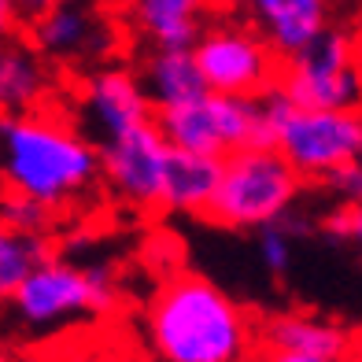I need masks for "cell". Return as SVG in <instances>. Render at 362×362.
Returning <instances> with one entry per match:
<instances>
[{
	"label": "cell",
	"mask_w": 362,
	"mask_h": 362,
	"mask_svg": "<svg viewBox=\"0 0 362 362\" xmlns=\"http://www.w3.org/2000/svg\"><path fill=\"white\" fill-rule=\"evenodd\" d=\"M0 362H15V358H11V351H8V344H4V340H0Z\"/></svg>",
	"instance_id": "27"
},
{
	"label": "cell",
	"mask_w": 362,
	"mask_h": 362,
	"mask_svg": "<svg viewBox=\"0 0 362 362\" xmlns=\"http://www.w3.org/2000/svg\"><path fill=\"white\" fill-rule=\"evenodd\" d=\"M259 362H340V358H310V355H285V351H262Z\"/></svg>",
	"instance_id": "25"
},
{
	"label": "cell",
	"mask_w": 362,
	"mask_h": 362,
	"mask_svg": "<svg viewBox=\"0 0 362 362\" xmlns=\"http://www.w3.org/2000/svg\"><path fill=\"white\" fill-rule=\"evenodd\" d=\"M156 129L170 148L192 156L226 159L248 148H270L262 96H218L207 93L185 107L159 111Z\"/></svg>",
	"instance_id": "7"
},
{
	"label": "cell",
	"mask_w": 362,
	"mask_h": 362,
	"mask_svg": "<svg viewBox=\"0 0 362 362\" xmlns=\"http://www.w3.org/2000/svg\"><path fill=\"white\" fill-rule=\"evenodd\" d=\"M259 329L222 285L204 274L174 270L141 310L148 362H252Z\"/></svg>",
	"instance_id": "1"
},
{
	"label": "cell",
	"mask_w": 362,
	"mask_h": 362,
	"mask_svg": "<svg viewBox=\"0 0 362 362\" xmlns=\"http://www.w3.org/2000/svg\"><path fill=\"white\" fill-rule=\"evenodd\" d=\"M329 4H333V8H355L358 0H329Z\"/></svg>",
	"instance_id": "29"
},
{
	"label": "cell",
	"mask_w": 362,
	"mask_h": 362,
	"mask_svg": "<svg viewBox=\"0 0 362 362\" xmlns=\"http://www.w3.org/2000/svg\"><path fill=\"white\" fill-rule=\"evenodd\" d=\"M26 26H30V45L52 67H74V71H93L111 63L122 41L115 23L96 4H48Z\"/></svg>",
	"instance_id": "9"
},
{
	"label": "cell",
	"mask_w": 362,
	"mask_h": 362,
	"mask_svg": "<svg viewBox=\"0 0 362 362\" xmlns=\"http://www.w3.org/2000/svg\"><path fill=\"white\" fill-rule=\"evenodd\" d=\"M259 344L267 351H285V355H310V358H355V333L348 325L322 315H300V310H285V315L267 318L259 329Z\"/></svg>",
	"instance_id": "14"
},
{
	"label": "cell",
	"mask_w": 362,
	"mask_h": 362,
	"mask_svg": "<svg viewBox=\"0 0 362 362\" xmlns=\"http://www.w3.org/2000/svg\"><path fill=\"white\" fill-rule=\"evenodd\" d=\"M322 233L329 240H337V244L358 240V233H362V211H358V204H337L322 218Z\"/></svg>",
	"instance_id": "21"
},
{
	"label": "cell",
	"mask_w": 362,
	"mask_h": 362,
	"mask_svg": "<svg viewBox=\"0 0 362 362\" xmlns=\"http://www.w3.org/2000/svg\"><path fill=\"white\" fill-rule=\"evenodd\" d=\"M78 111L96 141L156 122V111L141 89L137 71L119 67V63H104V67L86 71V78L78 81Z\"/></svg>",
	"instance_id": "11"
},
{
	"label": "cell",
	"mask_w": 362,
	"mask_h": 362,
	"mask_svg": "<svg viewBox=\"0 0 362 362\" xmlns=\"http://www.w3.org/2000/svg\"><path fill=\"white\" fill-rule=\"evenodd\" d=\"M189 52L207 93L218 96H267L281 67L274 48L240 19H207Z\"/></svg>",
	"instance_id": "8"
},
{
	"label": "cell",
	"mask_w": 362,
	"mask_h": 362,
	"mask_svg": "<svg viewBox=\"0 0 362 362\" xmlns=\"http://www.w3.org/2000/svg\"><path fill=\"white\" fill-rule=\"evenodd\" d=\"M89 362H126L122 355H93Z\"/></svg>",
	"instance_id": "26"
},
{
	"label": "cell",
	"mask_w": 362,
	"mask_h": 362,
	"mask_svg": "<svg viewBox=\"0 0 362 362\" xmlns=\"http://www.w3.org/2000/svg\"><path fill=\"white\" fill-rule=\"evenodd\" d=\"M218 170H222V159L170 148L167 163H163V185H159L156 211H167V215H207V204L218 189Z\"/></svg>",
	"instance_id": "16"
},
{
	"label": "cell",
	"mask_w": 362,
	"mask_h": 362,
	"mask_svg": "<svg viewBox=\"0 0 362 362\" xmlns=\"http://www.w3.org/2000/svg\"><path fill=\"white\" fill-rule=\"evenodd\" d=\"M137 78L156 115L185 107L192 100H200V96H207V86H204L200 71H196L189 48H152L144 56V67L137 71Z\"/></svg>",
	"instance_id": "17"
},
{
	"label": "cell",
	"mask_w": 362,
	"mask_h": 362,
	"mask_svg": "<svg viewBox=\"0 0 362 362\" xmlns=\"http://www.w3.org/2000/svg\"><path fill=\"white\" fill-rule=\"evenodd\" d=\"M56 89H59L56 67L30 45L23 30L0 37V115L45 111L52 104Z\"/></svg>",
	"instance_id": "13"
},
{
	"label": "cell",
	"mask_w": 362,
	"mask_h": 362,
	"mask_svg": "<svg viewBox=\"0 0 362 362\" xmlns=\"http://www.w3.org/2000/svg\"><path fill=\"white\" fill-rule=\"evenodd\" d=\"M19 30H23L19 11L11 8V0H0V37H4V34H19Z\"/></svg>",
	"instance_id": "23"
},
{
	"label": "cell",
	"mask_w": 362,
	"mask_h": 362,
	"mask_svg": "<svg viewBox=\"0 0 362 362\" xmlns=\"http://www.w3.org/2000/svg\"><path fill=\"white\" fill-rule=\"evenodd\" d=\"M119 4H122V8H129V4H134V0H119Z\"/></svg>",
	"instance_id": "30"
},
{
	"label": "cell",
	"mask_w": 362,
	"mask_h": 362,
	"mask_svg": "<svg viewBox=\"0 0 362 362\" xmlns=\"http://www.w3.org/2000/svg\"><path fill=\"white\" fill-rule=\"evenodd\" d=\"M270 148L281 156L303 181H322L344 163H358L362 156V115L358 111H310L292 107L281 93L262 96Z\"/></svg>",
	"instance_id": "5"
},
{
	"label": "cell",
	"mask_w": 362,
	"mask_h": 362,
	"mask_svg": "<svg viewBox=\"0 0 362 362\" xmlns=\"http://www.w3.org/2000/svg\"><path fill=\"white\" fill-rule=\"evenodd\" d=\"M167 152H170V144L163 141L156 122H144L107 141H96L100 185H107V192L115 200H122L126 207L156 211Z\"/></svg>",
	"instance_id": "10"
},
{
	"label": "cell",
	"mask_w": 362,
	"mask_h": 362,
	"mask_svg": "<svg viewBox=\"0 0 362 362\" xmlns=\"http://www.w3.org/2000/svg\"><path fill=\"white\" fill-rule=\"evenodd\" d=\"M259 259H262V267H267L274 277L288 274V267H292V233L285 226L259 229Z\"/></svg>",
	"instance_id": "20"
},
{
	"label": "cell",
	"mask_w": 362,
	"mask_h": 362,
	"mask_svg": "<svg viewBox=\"0 0 362 362\" xmlns=\"http://www.w3.org/2000/svg\"><path fill=\"white\" fill-rule=\"evenodd\" d=\"M274 93H281L292 107L358 111V96H362L358 37L348 26L329 23L307 48L281 59Z\"/></svg>",
	"instance_id": "6"
},
{
	"label": "cell",
	"mask_w": 362,
	"mask_h": 362,
	"mask_svg": "<svg viewBox=\"0 0 362 362\" xmlns=\"http://www.w3.org/2000/svg\"><path fill=\"white\" fill-rule=\"evenodd\" d=\"M100 189L96 141L56 111L0 115V192L23 196L52 215Z\"/></svg>",
	"instance_id": "2"
},
{
	"label": "cell",
	"mask_w": 362,
	"mask_h": 362,
	"mask_svg": "<svg viewBox=\"0 0 362 362\" xmlns=\"http://www.w3.org/2000/svg\"><path fill=\"white\" fill-rule=\"evenodd\" d=\"M322 185L337 196V204H358L362 200V167L358 163H344V167L329 170Z\"/></svg>",
	"instance_id": "22"
},
{
	"label": "cell",
	"mask_w": 362,
	"mask_h": 362,
	"mask_svg": "<svg viewBox=\"0 0 362 362\" xmlns=\"http://www.w3.org/2000/svg\"><path fill=\"white\" fill-rule=\"evenodd\" d=\"M0 226L15 229V233H26V237H48L56 226V215L48 207L34 204V200L0 192Z\"/></svg>",
	"instance_id": "19"
},
{
	"label": "cell",
	"mask_w": 362,
	"mask_h": 362,
	"mask_svg": "<svg viewBox=\"0 0 362 362\" xmlns=\"http://www.w3.org/2000/svg\"><path fill=\"white\" fill-rule=\"evenodd\" d=\"M255 34L274 48L277 59L296 56L333 23L329 0H237Z\"/></svg>",
	"instance_id": "12"
},
{
	"label": "cell",
	"mask_w": 362,
	"mask_h": 362,
	"mask_svg": "<svg viewBox=\"0 0 362 362\" xmlns=\"http://www.w3.org/2000/svg\"><path fill=\"white\" fill-rule=\"evenodd\" d=\"M303 192V177L274 152V148H248L222 159L218 189L207 204V215L222 229L259 233L267 226L285 222Z\"/></svg>",
	"instance_id": "4"
},
{
	"label": "cell",
	"mask_w": 362,
	"mask_h": 362,
	"mask_svg": "<svg viewBox=\"0 0 362 362\" xmlns=\"http://www.w3.org/2000/svg\"><path fill=\"white\" fill-rule=\"evenodd\" d=\"M11 8L19 11V19H23V26H26L34 15H41V11L48 8V0H11Z\"/></svg>",
	"instance_id": "24"
},
{
	"label": "cell",
	"mask_w": 362,
	"mask_h": 362,
	"mask_svg": "<svg viewBox=\"0 0 362 362\" xmlns=\"http://www.w3.org/2000/svg\"><path fill=\"white\" fill-rule=\"evenodd\" d=\"M48 4H96V0H48Z\"/></svg>",
	"instance_id": "28"
},
{
	"label": "cell",
	"mask_w": 362,
	"mask_h": 362,
	"mask_svg": "<svg viewBox=\"0 0 362 362\" xmlns=\"http://www.w3.org/2000/svg\"><path fill=\"white\" fill-rule=\"evenodd\" d=\"M52 255V240L48 237H26L15 233V229L0 226V303L23 285V277L41 267V262Z\"/></svg>",
	"instance_id": "18"
},
{
	"label": "cell",
	"mask_w": 362,
	"mask_h": 362,
	"mask_svg": "<svg viewBox=\"0 0 362 362\" xmlns=\"http://www.w3.org/2000/svg\"><path fill=\"white\" fill-rule=\"evenodd\" d=\"M218 0H134L129 26L148 48H189Z\"/></svg>",
	"instance_id": "15"
},
{
	"label": "cell",
	"mask_w": 362,
	"mask_h": 362,
	"mask_svg": "<svg viewBox=\"0 0 362 362\" xmlns=\"http://www.w3.org/2000/svg\"><path fill=\"white\" fill-rule=\"evenodd\" d=\"M4 303L11 310V322L23 333L45 337L63 325L111 315L119 303V285H115V274L100 262L48 255L41 267L23 277V285Z\"/></svg>",
	"instance_id": "3"
}]
</instances>
